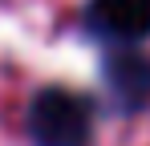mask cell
Wrapping results in <instances>:
<instances>
[{
    "label": "cell",
    "instance_id": "1",
    "mask_svg": "<svg viewBox=\"0 0 150 146\" xmlns=\"http://www.w3.org/2000/svg\"><path fill=\"white\" fill-rule=\"evenodd\" d=\"M28 138L33 146H85L89 110L69 89H41L28 101Z\"/></svg>",
    "mask_w": 150,
    "mask_h": 146
},
{
    "label": "cell",
    "instance_id": "2",
    "mask_svg": "<svg viewBox=\"0 0 150 146\" xmlns=\"http://www.w3.org/2000/svg\"><path fill=\"white\" fill-rule=\"evenodd\" d=\"M89 28L110 41L150 37V0H89Z\"/></svg>",
    "mask_w": 150,
    "mask_h": 146
},
{
    "label": "cell",
    "instance_id": "3",
    "mask_svg": "<svg viewBox=\"0 0 150 146\" xmlns=\"http://www.w3.org/2000/svg\"><path fill=\"white\" fill-rule=\"evenodd\" d=\"M105 85L126 110H138L150 101V57L142 53H110L105 57Z\"/></svg>",
    "mask_w": 150,
    "mask_h": 146
}]
</instances>
